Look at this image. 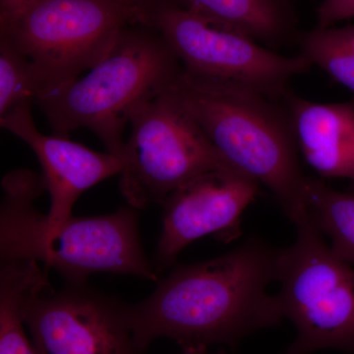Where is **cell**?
Returning <instances> with one entry per match:
<instances>
[{"mask_svg":"<svg viewBox=\"0 0 354 354\" xmlns=\"http://www.w3.org/2000/svg\"><path fill=\"white\" fill-rule=\"evenodd\" d=\"M116 1L127 4V6L137 7L142 0H116Z\"/></svg>","mask_w":354,"mask_h":354,"instance_id":"obj_21","label":"cell"},{"mask_svg":"<svg viewBox=\"0 0 354 354\" xmlns=\"http://www.w3.org/2000/svg\"><path fill=\"white\" fill-rule=\"evenodd\" d=\"M32 0H0V17L12 15Z\"/></svg>","mask_w":354,"mask_h":354,"instance_id":"obj_19","label":"cell"},{"mask_svg":"<svg viewBox=\"0 0 354 354\" xmlns=\"http://www.w3.org/2000/svg\"><path fill=\"white\" fill-rule=\"evenodd\" d=\"M216 354H227V353H216Z\"/></svg>","mask_w":354,"mask_h":354,"instance_id":"obj_22","label":"cell"},{"mask_svg":"<svg viewBox=\"0 0 354 354\" xmlns=\"http://www.w3.org/2000/svg\"><path fill=\"white\" fill-rule=\"evenodd\" d=\"M305 201L309 220L329 236L332 252L354 264V194L339 192L321 179L307 176Z\"/></svg>","mask_w":354,"mask_h":354,"instance_id":"obj_15","label":"cell"},{"mask_svg":"<svg viewBox=\"0 0 354 354\" xmlns=\"http://www.w3.org/2000/svg\"><path fill=\"white\" fill-rule=\"evenodd\" d=\"M300 55L354 92V25L319 27L299 37Z\"/></svg>","mask_w":354,"mask_h":354,"instance_id":"obj_16","label":"cell"},{"mask_svg":"<svg viewBox=\"0 0 354 354\" xmlns=\"http://www.w3.org/2000/svg\"><path fill=\"white\" fill-rule=\"evenodd\" d=\"M260 184L234 167L195 177L165 198L153 266L160 276L193 241L214 235L223 242L242 234L241 216Z\"/></svg>","mask_w":354,"mask_h":354,"instance_id":"obj_10","label":"cell"},{"mask_svg":"<svg viewBox=\"0 0 354 354\" xmlns=\"http://www.w3.org/2000/svg\"><path fill=\"white\" fill-rule=\"evenodd\" d=\"M122 300L84 283H66L32 300L25 324L38 354H147Z\"/></svg>","mask_w":354,"mask_h":354,"instance_id":"obj_9","label":"cell"},{"mask_svg":"<svg viewBox=\"0 0 354 354\" xmlns=\"http://www.w3.org/2000/svg\"><path fill=\"white\" fill-rule=\"evenodd\" d=\"M128 124L131 133L121 156L120 187L133 208L162 205L195 177L234 167L167 88L135 106Z\"/></svg>","mask_w":354,"mask_h":354,"instance_id":"obj_6","label":"cell"},{"mask_svg":"<svg viewBox=\"0 0 354 354\" xmlns=\"http://www.w3.org/2000/svg\"><path fill=\"white\" fill-rule=\"evenodd\" d=\"M46 92V82L34 62L0 35V116Z\"/></svg>","mask_w":354,"mask_h":354,"instance_id":"obj_17","label":"cell"},{"mask_svg":"<svg viewBox=\"0 0 354 354\" xmlns=\"http://www.w3.org/2000/svg\"><path fill=\"white\" fill-rule=\"evenodd\" d=\"M135 23L138 7L116 0H32L0 17V35L34 62L48 93L100 64Z\"/></svg>","mask_w":354,"mask_h":354,"instance_id":"obj_5","label":"cell"},{"mask_svg":"<svg viewBox=\"0 0 354 354\" xmlns=\"http://www.w3.org/2000/svg\"><path fill=\"white\" fill-rule=\"evenodd\" d=\"M297 228L295 243L281 249L279 270V299L297 330L286 354L354 353V270L332 252L309 218Z\"/></svg>","mask_w":354,"mask_h":354,"instance_id":"obj_7","label":"cell"},{"mask_svg":"<svg viewBox=\"0 0 354 354\" xmlns=\"http://www.w3.org/2000/svg\"><path fill=\"white\" fill-rule=\"evenodd\" d=\"M167 91L228 164L271 191L291 223L308 220L307 176L281 102L242 84L183 68Z\"/></svg>","mask_w":354,"mask_h":354,"instance_id":"obj_2","label":"cell"},{"mask_svg":"<svg viewBox=\"0 0 354 354\" xmlns=\"http://www.w3.org/2000/svg\"><path fill=\"white\" fill-rule=\"evenodd\" d=\"M1 185V261L44 263L66 283H84L99 272L160 281L142 246L137 209L128 205L108 215L72 216L58 227H46L34 205L46 190L41 174L17 169L7 174Z\"/></svg>","mask_w":354,"mask_h":354,"instance_id":"obj_3","label":"cell"},{"mask_svg":"<svg viewBox=\"0 0 354 354\" xmlns=\"http://www.w3.org/2000/svg\"><path fill=\"white\" fill-rule=\"evenodd\" d=\"M138 23L158 32L181 66L194 75L242 84L281 101L293 77L312 65L301 55L286 57L241 32L211 24L169 0H142Z\"/></svg>","mask_w":354,"mask_h":354,"instance_id":"obj_8","label":"cell"},{"mask_svg":"<svg viewBox=\"0 0 354 354\" xmlns=\"http://www.w3.org/2000/svg\"><path fill=\"white\" fill-rule=\"evenodd\" d=\"M281 249L250 237L214 259L178 265L152 295L130 305L133 327L145 348L167 337L181 348L213 344L235 348L252 333L285 319L278 295Z\"/></svg>","mask_w":354,"mask_h":354,"instance_id":"obj_1","label":"cell"},{"mask_svg":"<svg viewBox=\"0 0 354 354\" xmlns=\"http://www.w3.org/2000/svg\"><path fill=\"white\" fill-rule=\"evenodd\" d=\"M32 102H25L0 116V125L30 146L41 164L50 207L44 225L55 227L72 218V209L85 191L120 174L122 160L97 153L60 135H44L32 120Z\"/></svg>","mask_w":354,"mask_h":354,"instance_id":"obj_11","label":"cell"},{"mask_svg":"<svg viewBox=\"0 0 354 354\" xmlns=\"http://www.w3.org/2000/svg\"><path fill=\"white\" fill-rule=\"evenodd\" d=\"M51 288L48 270L32 260L1 261L0 354H38L26 332L25 313L34 298Z\"/></svg>","mask_w":354,"mask_h":354,"instance_id":"obj_14","label":"cell"},{"mask_svg":"<svg viewBox=\"0 0 354 354\" xmlns=\"http://www.w3.org/2000/svg\"><path fill=\"white\" fill-rule=\"evenodd\" d=\"M211 24L241 32L254 41L277 46L297 30L291 0H169Z\"/></svg>","mask_w":354,"mask_h":354,"instance_id":"obj_13","label":"cell"},{"mask_svg":"<svg viewBox=\"0 0 354 354\" xmlns=\"http://www.w3.org/2000/svg\"><path fill=\"white\" fill-rule=\"evenodd\" d=\"M298 151L323 178H344L354 194V99L319 104L288 88L281 99Z\"/></svg>","mask_w":354,"mask_h":354,"instance_id":"obj_12","label":"cell"},{"mask_svg":"<svg viewBox=\"0 0 354 354\" xmlns=\"http://www.w3.org/2000/svg\"><path fill=\"white\" fill-rule=\"evenodd\" d=\"M183 70L171 48L148 26L135 23L121 32L108 57L82 78L37 99L53 134L68 137L86 128L106 152L120 158L130 113L142 102L167 90Z\"/></svg>","mask_w":354,"mask_h":354,"instance_id":"obj_4","label":"cell"},{"mask_svg":"<svg viewBox=\"0 0 354 354\" xmlns=\"http://www.w3.org/2000/svg\"><path fill=\"white\" fill-rule=\"evenodd\" d=\"M354 18V0H322L317 9L319 27H332Z\"/></svg>","mask_w":354,"mask_h":354,"instance_id":"obj_18","label":"cell"},{"mask_svg":"<svg viewBox=\"0 0 354 354\" xmlns=\"http://www.w3.org/2000/svg\"><path fill=\"white\" fill-rule=\"evenodd\" d=\"M183 354H207V348L190 346V348H183Z\"/></svg>","mask_w":354,"mask_h":354,"instance_id":"obj_20","label":"cell"}]
</instances>
